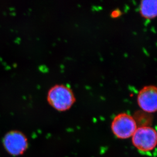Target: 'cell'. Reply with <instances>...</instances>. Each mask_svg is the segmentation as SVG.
Instances as JSON below:
<instances>
[{
	"label": "cell",
	"mask_w": 157,
	"mask_h": 157,
	"mask_svg": "<svg viewBox=\"0 0 157 157\" xmlns=\"http://www.w3.org/2000/svg\"><path fill=\"white\" fill-rule=\"evenodd\" d=\"M134 147L142 153H147L154 150L157 145V132L151 126L138 127L132 136Z\"/></svg>",
	"instance_id": "cell-2"
},
{
	"label": "cell",
	"mask_w": 157,
	"mask_h": 157,
	"mask_svg": "<svg viewBox=\"0 0 157 157\" xmlns=\"http://www.w3.org/2000/svg\"><path fill=\"white\" fill-rule=\"evenodd\" d=\"M133 117L138 127L151 126L150 123L152 121L151 114L142 111H138Z\"/></svg>",
	"instance_id": "cell-7"
},
{
	"label": "cell",
	"mask_w": 157,
	"mask_h": 157,
	"mask_svg": "<svg viewBox=\"0 0 157 157\" xmlns=\"http://www.w3.org/2000/svg\"><path fill=\"white\" fill-rule=\"evenodd\" d=\"M140 11L141 17L147 19H154L157 15V1L156 0H142Z\"/></svg>",
	"instance_id": "cell-6"
},
{
	"label": "cell",
	"mask_w": 157,
	"mask_h": 157,
	"mask_svg": "<svg viewBox=\"0 0 157 157\" xmlns=\"http://www.w3.org/2000/svg\"><path fill=\"white\" fill-rule=\"evenodd\" d=\"M138 128L133 117L127 113H121L113 119L111 129L114 136L119 139L126 140L132 137Z\"/></svg>",
	"instance_id": "cell-3"
},
{
	"label": "cell",
	"mask_w": 157,
	"mask_h": 157,
	"mask_svg": "<svg viewBox=\"0 0 157 157\" xmlns=\"http://www.w3.org/2000/svg\"><path fill=\"white\" fill-rule=\"evenodd\" d=\"M3 142L7 151L13 156L22 154L28 147L27 137L18 131H12L6 134Z\"/></svg>",
	"instance_id": "cell-4"
},
{
	"label": "cell",
	"mask_w": 157,
	"mask_h": 157,
	"mask_svg": "<svg viewBox=\"0 0 157 157\" xmlns=\"http://www.w3.org/2000/svg\"><path fill=\"white\" fill-rule=\"evenodd\" d=\"M137 104L141 111L152 114L157 109V89L155 86H144L138 92Z\"/></svg>",
	"instance_id": "cell-5"
},
{
	"label": "cell",
	"mask_w": 157,
	"mask_h": 157,
	"mask_svg": "<svg viewBox=\"0 0 157 157\" xmlns=\"http://www.w3.org/2000/svg\"><path fill=\"white\" fill-rule=\"evenodd\" d=\"M48 102L57 111L68 110L75 102L74 93L69 86L56 85L49 89L47 96Z\"/></svg>",
	"instance_id": "cell-1"
}]
</instances>
